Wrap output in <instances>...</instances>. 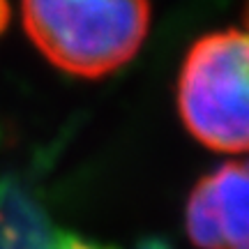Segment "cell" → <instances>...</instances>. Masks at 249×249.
Wrapping results in <instances>:
<instances>
[{
  "label": "cell",
  "mask_w": 249,
  "mask_h": 249,
  "mask_svg": "<svg viewBox=\"0 0 249 249\" xmlns=\"http://www.w3.org/2000/svg\"><path fill=\"white\" fill-rule=\"evenodd\" d=\"M26 35L58 70L99 79L139 53L150 0H21Z\"/></svg>",
  "instance_id": "1"
},
{
  "label": "cell",
  "mask_w": 249,
  "mask_h": 249,
  "mask_svg": "<svg viewBox=\"0 0 249 249\" xmlns=\"http://www.w3.org/2000/svg\"><path fill=\"white\" fill-rule=\"evenodd\" d=\"M247 35L240 28L196 39L178 76V113L210 150L242 155L249 141Z\"/></svg>",
  "instance_id": "2"
},
{
  "label": "cell",
  "mask_w": 249,
  "mask_h": 249,
  "mask_svg": "<svg viewBox=\"0 0 249 249\" xmlns=\"http://www.w3.org/2000/svg\"><path fill=\"white\" fill-rule=\"evenodd\" d=\"M249 176L242 160L198 180L185 208V229L198 249H249Z\"/></svg>",
  "instance_id": "3"
},
{
  "label": "cell",
  "mask_w": 249,
  "mask_h": 249,
  "mask_svg": "<svg viewBox=\"0 0 249 249\" xmlns=\"http://www.w3.org/2000/svg\"><path fill=\"white\" fill-rule=\"evenodd\" d=\"M53 233L46 214L23 189L0 180V249H49Z\"/></svg>",
  "instance_id": "4"
},
{
  "label": "cell",
  "mask_w": 249,
  "mask_h": 249,
  "mask_svg": "<svg viewBox=\"0 0 249 249\" xmlns=\"http://www.w3.org/2000/svg\"><path fill=\"white\" fill-rule=\"evenodd\" d=\"M49 249H113V247H104V245H99V242L81 238V235L70 233V231H55Z\"/></svg>",
  "instance_id": "5"
},
{
  "label": "cell",
  "mask_w": 249,
  "mask_h": 249,
  "mask_svg": "<svg viewBox=\"0 0 249 249\" xmlns=\"http://www.w3.org/2000/svg\"><path fill=\"white\" fill-rule=\"evenodd\" d=\"M7 23H9V2L7 0H0V35L5 33Z\"/></svg>",
  "instance_id": "6"
},
{
  "label": "cell",
  "mask_w": 249,
  "mask_h": 249,
  "mask_svg": "<svg viewBox=\"0 0 249 249\" xmlns=\"http://www.w3.org/2000/svg\"><path fill=\"white\" fill-rule=\"evenodd\" d=\"M139 249H169V247H166L161 240H150V242H143Z\"/></svg>",
  "instance_id": "7"
}]
</instances>
